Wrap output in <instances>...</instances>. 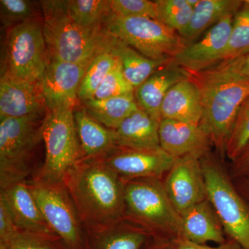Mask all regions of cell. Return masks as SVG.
Masks as SVG:
<instances>
[{"label": "cell", "instance_id": "cell-14", "mask_svg": "<svg viewBox=\"0 0 249 249\" xmlns=\"http://www.w3.org/2000/svg\"><path fill=\"white\" fill-rule=\"evenodd\" d=\"M175 160L160 147L147 150L121 147L105 163L119 177L153 178L169 171Z\"/></svg>", "mask_w": 249, "mask_h": 249}, {"label": "cell", "instance_id": "cell-8", "mask_svg": "<svg viewBox=\"0 0 249 249\" xmlns=\"http://www.w3.org/2000/svg\"><path fill=\"white\" fill-rule=\"evenodd\" d=\"M206 155L201 165L208 199L228 235L242 249H249V206Z\"/></svg>", "mask_w": 249, "mask_h": 249}, {"label": "cell", "instance_id": "cell-16", "mask_svg": "<svg viewBox=\"0 0 249 249\" xmlns=\"http://www.w3.org/2000/svg\"><path fill=\"white\" fill-rule=\"evenodd\" d=\"M47 111L40 83L17 81L1 76L0 118L43 116Z\"/></svg>", "mask_w": 249, "mask_h": 249}, {"label": "cell", "instance_id": "cell-2", "mask_svg": "<svg viewBox=\"0 0 249 249\" xmlns=\"http://www.w3.org/2000/svg\"><path fill=\"white\" fill-rule=\"evenodd\" d=\"M65 180L85 220L109 225L119 217L124 203V188L119 177L106 163L76 165Z\"/></svg>", "mask_w": 249, "mask_h": 249}, {"label": "cell", "instance_id": "cell-33", "mask_svg": "<svg viewBox=\"0 0 249 249\" xmlns=\"http://www.w3.org/2000/svg\"><path fill=\"white\" fill-rule=\"evenodd\" d=\"M109 10L114 16L157 19L155 1L148 0H109Z\"/></svg>", "mask_w": 249, "mask_h": 249}, {"label": "cell", "instance_id": "cell-32", "mask_svg": "<svg viewBox=\"0 0 249 249\" xmlns=\"http://www.w3.org/2000/svg\"><path fill=\"white\" fill-rule=\"evenodd\" d=\"M135 91L134 87L127 81L123 72L120 62H118L102 82L95 93V99L116 97Z\"/></svg>", "mask_w": 249, "mask_h": 249}, {"label": "cell", "instance_id": "cell-13", "mask_svg": "<svg viewBox=\"0 0 249 249\" xmlns=\"http://www.w3.org/2000/svg\"><path fill=\"white\" fill-rule=\"evenodd\" d=\"M235 15L223 18L200 40L192 42L173 59V62L187 73L209 70L222 62L227 50Z\"/></svg>", "mask_w": 249, "mask_h": 249}, {"label": "cell", "instance_id": "cell-7", "mask_svg": "<svg viewBox=\"0 0 249 249\" xmlns=\"http://www.w3.org/2000/svg\"><path fill=\"white\" fill-rule=\"evenodd\" d=\"M42 137L46 152L40 180L60 184L75 168L80 157L73 109L47 110Z\"/></svg>", "mask_w": 249, "mask_h": 249}, {"label": "cell", "instance_id": "cell-20", "mask_svg": "<svg viewBox=\"0 0 249 249\" xmlns=\"http://www.w3.org/2000/svg\"><path fill=\"white\" fill-rule=\"evenodd\" d=\"M160 123L139 108L114 129L116 146L135 150L160 147Z\"/></svg>", "mask_w": 249, "mask_h": 249}, {"label": "cell", "instance_id": "cell-12", "mask_svg": "<svg viewBox=\"0 0 249 249\" xmlns=\"http://www.w3.org/2000/svg\"><path fill=\"white\" fill-rule=\"evenodd\" d=\"M92 60L78 63L47 60L40 82L47 110L74 109L80 83Z\"/></svg>", "mask_w": 249, "mask_h": 249}, {"label": "cell", "instance_id": "cell-17", "mask_svg": "<svg viewBox=\"0 0 249 249\" xmlns=\"http://www.w3.org/2000/svg\"><path fill=\"white\" fill-rule=\"evenodd\" d=\"M0 199L9 209L15 224L21 231L35 235H52L38 205L25 183H14L1 190Z\"/></svg>", "mask_w": 249, "mask_h": 249}, {"label": "cell", "instance_id": "cell-24", "mask_svg": "<svg viewBox=\"0 0 249 249\" xmlns=\"http://www.w3.org/2000/svg\"><path fill=\"white\" fill-rule=\"evenodd\" d=\"M82 150L88 157H98L116 146L115 132L93 119L85 109L74 112Z\"/></svg>", "mask_w": 249, "mask_h": 249}, {"label": "cell", "instance_id": "cell-3", "mask_svg": "<svg viewBox=\"0 0 249 249\" xmlns=\"http://www.w3.org/2000/svg\"><path fill=\"white\" fill-rule=\"evenodd\" d=\"M200 92V125L217 148L225 150L241 106L249 96V80L188 73Z\"/></svg>", "mask_w": 249, "mask_h": 249}, {"label": "cell", "instance_id": "cell-25", "mask_svg": "<svg viewBox=\"0 0 249 249\" xmlns=\"http://www.w3.org/2000/svg\"><path fill=\"white\" fill-rule=\"evenodd\" d=\"M86 112L105 127L115 129L124 119L139 109L134 92L104 98L84 101Z\"/></svg>", "mask_w": 249, "mask_h": 249}, {"label": "cell", "instance_id": "cell-31", "mask_svg": "<svg viewBox=\"0 0 249 249\" xmlns=\"http://www.w3.org/2000/svg\"><path fill=\"white\" fill-rule=\"evenodd\" d=\"M0 11L1 23L10 28L39 16L36 3L28 0H0Z\"/></svg>", "mask_w": 249, "mask_h": 249}, {"label": "cell", "instance_id": "cell-5", "mask_svg": "<svg viewBox=\"0 0 249 249\" xmlns=\"http://www.w3.org/2000/svg\"><path fill=\"white\" fill-rule=\"evenodd\" d=\"M5 42L1 76L40 83L47 63L42 20L36 18L10 28Z\"/></svg>", "mask_w": 249, "mask_h": 249}, {"label": "cell", "instance_id": "cell-22", "mask_svg": "<svg viewBox=\"0 0 249 249\" xmlns=\"http://www.w3.org/2000/svg\"><path fill=\"white\" fill-rule=\"evenodd\" d=\"M107 48L120 62L124 77L135 89L152 73L173 60H154L147 58L109 34Z\"/></svg>", "mask_w": 249, "mask_h": 249}, {"label": "cell", "instance_id": "cell-6", "mask_svg": "<svg viewBox=\"0 0 249 249\" xmlns=\"http://www.w3.org/2000/svg\"><path fill=\"white\" fill-rule=\"evenodd\" d=\"M45 117L31 115L0 118L1 190L22 182L27 176L31 153L42 139Z\"/></svg>", "mask_w": 249, "mask_h": 249}, {"label": "cell", "instance_id": "cell-27", "mask_svg": "<svg viewBox=\"0 0 249 249\" xmlns=\"http://www.w3.org/2000/svg\"><path fill=\"white\" fill-rule=\"evenodd\" d=\"M67 9L70 17L87 29L103 27V21L110 14L109 0H68Z\"/></svg>", "mask_w": 249, "mask_h": 249}, {"label": "cell", "instance_id": "cell-10", "mask_svg": "<svg viewBox=\"0 0 249 249\" xmlns=\"http://www.w3.org/2000/svg\"><path fill=\"white\" fill-rule=\"evenodd\" d=\"M201 157L189 154L177 158L167 177L165 191L180 215L207 197Z\"/></svg>", "mask_w": 249, "mask_h": 249}, {"label": "cell", "instance_id": "cell-11", "mask_svg": "<svg viewBox=\"0 0 249 249\" xmlns=\"http://www.w3.org/2000/svg\"><path fill=\"white\" fill-rule=\"evenodd\" d=\"M60 185L39 180L29 187L51 229L69 245L75 246L79 240L76 212Z\"/></svg>", "mask_w": 249, "mask_h": 249}, {"label": "cell", "instance_id": "cell-38", "mask_svg": "<svg viewBox=\"0 0 249 249\" xmlns=\"http://www.w3.org/2000/svg\"><path fill=\"white\" fill-rule=\"evenodd\" d=\"M173 249H242L240 246L232 241L229 243H224L219 247H211L205 245L195 243L191 241L187 240L183 237H178L174 240L173 243Z\"/></svg>", "mask_w": 249, "mask_h": 249}, {"label": "cell", "instance_id": "cell-19", "mask_svg": "<svg viewBox=\"0 0 249 249\" xmlns=\"http://www.w3.org/2000/svg\"><path fill=\"white\" fill-rule=\"evenodd\" d=\"M188 78V73L173 60L160 67L134 91L139 107L160 121V106L165 95L172 87Z\"/></svg>", "mask_w": 249, "mask_h": 249}, {"label": "cell", "instance_id": "cell-21", "mask_svg": "<svg viewBox=\"0 0 249 249\" xmlns=\"http://www.w3.org/2000/svg\"><path fill=\"white\" fill-rule=\"evenodd\" d=\"M180 216L179 237L200 245L208 242L224 243L222 224L207 201L192 206Z\"/></svg>", "mask_w": 249, "mask_h": 249}, {"label": "cell", "instance_id": "cell-39", "mask_svg": "<svg viewBox=\"0 0 249 249\" xmlns=\"http://www.w3.org/2000/svg\"><path fill=\"white\" fill-rule=\"evenodd\" d=\"M235 160L239 173L241 175H249V143Z\"/></svg>", "mask_w": 249, "mask_h": 249}, {"label": "cell", "instance_id": "cell-37", "mask_svg": "<svg viewBox=\"0 0 249 249\" xmlns=\"http://www.w3.org/2000/svg\"><path fill=\"white\" fill-rule=\"evenodd\" d=\"M34 235L35 234L20 231L9 243L3 245L6 249H52Z\"/></svg>", "mask_w": 249, "mask_h": 249}, {"label": "cell", "instance_id": "cell-18", "mask_svg": "<svg viewBox=\"0 0 249 249\" xmlns=\"http://www.w3.org/2000/svg\"><path fill=\"white\" fill-rule=\"evenodd\" d=\"M160 120L170 119L200 124L202 119L200 92L190 77L170 88L160 106Z\"/></svg>", "mask_w": 249, "mask_h": 249}, {"label": "cell", "instance_id": "cell-36", "mask_svg": "<svg viewBox=\"0 0 249 249\" xmlns=\"http://www.w3.org/2000/svg\"><path fill=\"white\" fill-rule=\"evenodd\" d=\"M21 231L15 224L9 209L0 199V238L1 243L7 244Z\"/></svg>", "mask_w": 249, "mask_h": 249}, {"label": "cell", "instance_id": "cell-26", "mask_svg": "<svg viewBox=\"0 0 249 249\" xmlns=\"http://www.w3.org/2000/svg\"><path fill=\"white\" fill-rule=\"evenodd\" d=\"M118 62L119 60L107 47L98 53L85 71L78 89V98L83 102L92 99L100 85Z\"/></svg>", "mask_w": 249, "mask_h": 249}, {"label": "cell", "instance_id": "cell-4", "mask_svg": "<svg viewBox=\"0 0 249 249\" xmlns=\"http://www.w3.org/2000/svg\"><path fill=\"white\" fill-rule=\"evenodd\" d=\"M103 27L109 35L154 60H173L188 45L177 31L152 18L109 14Z\"/></svg>", "mask_w": 249, "mask_h": 249}, {"label": "cell", "instance_id": "cell-15", "mask_svg": "<svg viewBox=\"0 0 249 249\" xmlns=\"http://www.w3.org/2000/svg\"><path fill=\"white\" fill-rule=\"evenodd\" d=\"M159 134L160 147L175 159L189 154L204 157L212 142L200 124L170 119L160 120Z\"/></svg>", "mask_w": 249, "mask_h": 249}, {"label": "cell", "instance_id": "cell-30", "mask_svg": "<svg viewBox=\"0 0 249 249\" xmlns=\"http://www.w3.org/2000/svg\"><path fill=\"white\" fill-rule=\"evenodd\" d=\"M249 143V96L241 106L225 147V153L235 160Z\"/></svg>", "mask_w": 249, "mask_h": 249}, {"label": "cell", "instance_id": "cell-9", "mask_svg": "<svg viewBox=\"0 0 249 249\" xmlns=\"http://www.w3.org/2000/svg\"><path fill=\"white\" fill-rule=\"evenodd\" d=\"M124 199L134 215L153 225L171 228L179 234L181 216L158 181L151 178L129 183L124 188Z\"/></svg>", "mask_w": 249, "mask_h": 249}, {"label": "cell", "instance_id": "cell-28", "mask_svg": "<svg viewBox=\"0 0 249 249\" xmlns=\"http://www.w3.org/2000/svg\"><path fill=\"white\" fill-rule=\"evenodd\" d=\"M249 53V0L234 16L231 33L222 62L233 60Z\"/></svg>", "mask_w": 249, "mask_h": 249}, {"label": "cell", "instance_id": "cell-35", "mask_svg": "<svg viewBox=\"0 0 249 249\" xmlns=\"http://www.w3.org/2000/svg\"><path fill=\"white\" fill-rule=\"evenodd\" d=\"M144 242V236L139 232H124L109 237L104 249H139Z\"/></svg>", "mask_w": 249, "mask_h": 249}, {"label": "cell", "instance_id": "cell-29", "mask_svg": "<svg viewBox=\"0 0 249 249\" xmlns=\"http://www.w3.org/2000/svg\"><path fill=\"white\" fill-rule=\"evenodd\" d=\"M157 20L181 36L186 30L193 15V7L188 0H157Z\"/></svg>", "mask_w": 249, "mask_h": 249}, {"label": "cell", "instance_id": "cell-1", "mask_svg": "<svg viewBox=\"0 0 249 249\" xmlns=\"http://www.w3.org/2000/svg\"><path fill=\"white\" fill-rule=\"evenodd\" d=\"M40 5L47 60L89 61L107 49L109 34L104 27H82L70 17L66 1L45 0Z\"/></svg>", "mask_w": 249, "mask_h": 249}, {"label": "cell", "instance_id": "cell-40", "mask_svg": "<svg viewBox=\"0 0 249 249\" xmlns=\"http://www.w3.org/2000/svg\"><path fill=\"white\" fill-rule=\"evenodd\" d=\"M188 2L193 7V9H194L199 2V0H188Z\"/></svg>", "mask_w": 249, "mask_h": 249}, {"label": "cell", "instance_id": "cell-23", "mask_svg": "<svg viewBox=\"0 0 249 249\" xmlns=\"http://www.w3.org/2000/svg\"><path fill=\"white\" fill-rule=\"evenodd\" d=\"M243 1V0H199V2L193 9L191 21L181 34V37L190 45L223 18L229 15H235Z\"/></svg>", "mask_w": 249, "mask_h": 249}, {"label": "cell", "instance_id": "cell-34", "mask_svg": "<svg viewBox=\"0 0 249 249\" xmlns=\"http://www.w3.org/2000/svg\"><path fill=\"white\" fill-rule=\"evenodd\" d=\"M198 73L210 76L249 80V53L233 60L219 62L215 66Z\"/></svg>", "mask_w": 249, "mask_h": 249}]
</instances>
